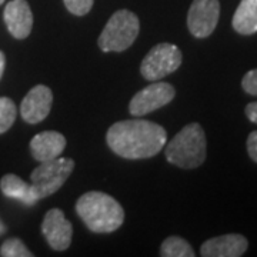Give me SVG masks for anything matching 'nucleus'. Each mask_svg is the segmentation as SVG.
Wrapping results in <instances>:
<instances>
[{
	"mask_svg": "<svg viewBox=\"0 0 257 257\" xmlns=\"http://www.w3.org/2000/svg\"><path fill=\"white\" fill-rule=\"evenodd\" d=\"M160 256L163 257H194L193 247L182 237L170 236L160 246Z\"/></svg>",
	"mask_w": 257,
	"mask_h": 257,
	"instance_id": "nucleus-16",
	"label": "nucleus"
},
{
	"mask_svg": "<svg viewBox=\"0 0 257 257\" xmlns=\"http://www.w3.org/2000/svg\"><path fill=\"white\" fill-rule=\"evenodd\" d=\"M167 133L160 124L149 120H123L107 130L106 142L120 157L139 160L156 156L165 147Z\"/></svg>",
	"mask_w": 257,
	"mask_h": 257,
	"instance_id": "nucleus-1",
	"label": "nucleus"
},
{
	"mask_svg": "<svg viewBox=\"0 0 257 257\" xmlns=\"http://www.w3.org/2000/svg\"><path fill=\"white\" fill-rule=\"evenodd\" d=\"M5 66H6V57H5V53L0 50V79H2L3 72H5Z\"/></svg>",
	"mask_w": 257,
	"mask_h": 257,
	"instance_id": "nucleus-23",
	"label": "nucleus"
},
{
	"mask_svg": "<svg viewBox=\"0 0 257 257\" xmlns=\"http://www.w3.org/2000/svg\"><path fill=\"white\" fill-rule=\"evenodd\" d=\"M175 96V87L170 83L155 82L133 96L128 104V110L133 116L140 117L169 104Z\"/></svg>",
	"mask_w": 257,
	"mask_h": 257,
	"instance_id": "nucleus-7",
	"label": "nucleus"
},
{
	"mask_svg": "<svg viewBox=\"0 0 257 257\" xmlns=\"http://www.w3.org/2000/svg\"><path fill=\"white\" fill-rule=\"evenodd\" d=\"M241 87L247 94L257 96V69H253L243 76Z\"/></svg>",
	"mask_w": 257,
	"mask_h": 257,
	"instance_id": "nucleus-20",
	"label": "nucleus"
},
{
	"mask_svg": "<svg viewBox=\"0 0 257 257\" xmlns=\"http://www.w3.org/2000/svg\"><path fill=\"white\" fill-rule=\"evenodd\" d=\"M0 256L3 257H32L33 253L29 250L20 239L6 240L0 247Z\"/></svg>",
	"mask_w": 257,
	"mask_h": 257,
	"instance_id": "nucleus-18",
	"label": "nucleus"
},
{
	"mask_svg": "<svg viewBox=\"0 0 257 257\" xmlns=\"http://www.w3.org/2000/svg\"><path fill=\"white\" fill-rule=\"evenodd\" d=\"M42 233L50 247L63 251L72 243L73 229L72 223L64 217L63 211L60 209H50L42 221Z\"/></svg>",
	"mask_w": 257,
	"mask_h": 257,
	"instance_id": "nucleus-9",
	"label": "nucleus"
},
{
	"mask_svg": "<svg viewBox=\"0 0 257 257\" xmlns=\"http://www.w3.org/2000/svg\"><path fill=\"white\" fill-rule=\"evenodd\" d=\"M246 116L248 117L250 121H253V123H257V101H253V103H248L247 106H246Z\"/></svg>",
	"mask_w": 257,
	"mask_h": 257,
	"instance_id": "nucleus-22",
	"label": "nucleus"
},
{
	"mask_svg": "<svg viewBox=\"0 0 257 257\" xmlns=\"http://www.w3.org/2000/svg\"><path fill=\"white\" fill-rule=\"evenodd\" d=\"M0 190L5 196L18 199L26 206H33L37 202L32 193L30 184L16 175H5L0 180Z\"/></svg>",
	"mask_w": 257,
	"mask_h": 257,
	"instance_id": "nucleus-15",
	"label": "nucleus"
},
{
	"mask_svg": "<svg viewBox=\"0 0 257 257\" xmlns=\"http://www.w3.org/2000/svg\"><path fill=\"white\" fill-rule=\"evenodd\" d=\"M140 30L139 18L128 10H117L109 19L99 36V47L103 52H123L132 46Z\"/></svg>",
	"mask_w": 257,
	"mask_h": 257,
	"instance_id": "nucleus-4",
	"label": "nucleus"
},
{
	"mask_svg": "<svg viewBox=\"0 0 257 257\" xmlns=\"http://www.w3.org/2000/svg\"><path fill=\"white\" fill-rule=\"evenodd\" d=\"M73 169V160L62 157L42 162L37 166L30 175V189L37 202L57 192L72 175Z\"/></svg>",
	"mask_w": 257,
	"mask_h": 257,
	"instance_id": "nucleus-5",
	"label": "nucleus"
},
{
	"mask_svg": "<svg viewBox=\"0 0 257 257\" xmlns=\"http://www.w3.org/2000/svg\"><path fill=\"white\" fill-rule=\"evenodd\" d=\"M206 135L199 123L184 126L165 149L167 162L180 169H196L202 166L206 160Z\"/></svg>",
	"mask_w": 257,
	"mask_h": 257,
	"instance_id": "nucleus-3",
	"label": "nucleus"
},
{
	"mask_svg": "<svg viewBox=\"0 0 257 257\" xmlns=\"http://www.w3.org/2000/svg\"><path fill=\"white\" fill-rule=\"evenodd\" d=\"M76 211L87 229L94 233H111L124 221V210L111 196L87 192L76 203Z\"/></svg>",
	"mask_w": 257,
	"mask_h": 257,
	"instance_id": "nucleus-2",
	"label": "nucleus"
},
{
	"mask_svg": "<svg viewBox=\"0 0 257 257\" xmlns=\"http://www.w3.org/2000/svg\"><path fill=\"white\" fill-rule=\"evenodd\" d=\"M5 233H6V226L0 221V236H2V234H5Z\"/></svg>",
	"mask_w": 257,
	"mask_h": 257,
	"instance_id": "nucleus-24",
	"label": "nucleus"
},
{
	"mask_svg": "<svg viewBox=\"0 0 257 257\" xmlns=\"http://www.w3.org/2000/svg\"><path fill=\"white\" fill-rule=\"evenodd\" d=\"M66 147V139L62 133L46 130L36 135L30 142L32 156L37 162H47L60 157Z\"/></svg>",
	"mask_w": 257,
	"mask_h": 257,
	"instance_id": "nucleus-13",
	"label": "nucleus"
},
{
	"mask_svg": "<svg viewBox=\"0 0 257 257\" xmlns=\"http://www.w3.org/2000/svg\"><path fill=\"white\" fill-rule=\"evenodd\" d=\"M3 2H5V0H0V5H3Z\"/></svg>",
	"mask_w": 257,
	"mask_h": 257,
	"instance_id": "nucleus-25",
	"label": "nucleus"
},
{
	"mask_svg": "<svg viewBox=\"0 0 257 257\" xmlns=\"http://www.w3.org/2000/svg\"><path fill=\"white\" fill-rule=\"evenodd\" d=\"M183 60L180 49L170 43H159L153 47L140 64V73L146 80H160L176 72Z\"/></svg>",
	"mask_w": 257,
	"mask_h": 257,
	"instance_id": "nucleus-6",
	"label": "nucleus"
},
{
	"mask_svg": "<svg viewBox=\"0 0 257 257\" xmlns=\"http://www.w3.org/2000/svg\"><path fill=\"white\" fill-rule=\"evenodd\" d=\"M5 23L15 39H26L33 28V13L26 0H12L3 13Z\"/></svg>",
	"mask_w": 257,
	"mask_h": 257,
	"instance_id": "nucleus-11",
	"label": "nucleus"
},
{
	"mask_svg": "<svg viewBox=\"0 0 257 257\" xmlns=\"http://www.w3.org/2000/svg\"><path fill=\"white\" fill-rule=\"evenodd\" d=\"M53 93L45 84H37L25 96L20 104V114L29 124H37L46 119L52 110Z\"/></svg>",
	"mask_w": 257,
	"mask_h": 257,
	"instance_id": "nucleus-10",
	"label": "nucleus"
},
{
	"mask_svg": "<svg viewBox=\"0 0 257 257\" xmlns=\"http://www.w3.org/2000/svg\"><path fill=\"white\" fill-rule=\"evenodd\" d=\"M248 241L241 234H223L206 240L200 247L203 257H240L246 253Z\"/></svg>",
	"mask_w": 257,
	"mask_h": 257,
	"instance_id": "nucleus-12",
	"label": "nucleus"
},
{
	"mask_svg": "<svg viewBox=\"0 0 257 257\" xmlns=\"http://www.w3.org/2000/svg\"><path fill=\"white\" fill-rule=\"evenodd\" d=\"M231 25L239 35H254L257 32V0H241Z\"/></svg>",
	"mask_w": 257,
	"mask_h": 257,
	"instance_id": "nucleus-14",
	"label": "nucleus"
},
{
	"mask_svg": "<svg viewBox=\"0 0 257 257\" xmlns=\"http://www.w3.org/2000/svg\"><path fill=\"white\" fill-rule=\"evenodd\" d=\"M16 120V104L9 97H0V135L8 132Z\"/></svg>",
	"mask_w": 257,
	"mask_h": 257,
	"instance_id": "nucleus-17",
	"label": "nucleus"
},
{
	"mask_svg": "<svg viewBox=\"0 0 257 257\" xmlns=\"http://www.w3.org/2000/svg\"><path fill=\"white\" fill-rule=\"evenodd\" d=\"M247 152L250 159L257 163V130L251 132L247 138Z\"/></svg>",
	"mask_w": 257,
	"mask_h": 257,
	"instance_id": "nucleus-21",
	"label": "nucleus"
},
{
	"mask_svg": "<svg viewBox=\"0 0 257 257\" xmlns=\"http://www.w3.org/2000/svg\"><path fill=\"white\" fill-rule=\"evenodd\" d=\"M66 9L76 16L87 15L93 8V0H63Z\"/></svg>",
	"mask_w": 257,
	"mask_h": 257,
	"instance_id": "nucleus-19",
	"label": "nucleus"
},
{
	"mask_svg": "<svg viewBox=\"0 0 257 257\" xmlns=\"http://www.w3.org/2000/svg\"><path fill=\"white\" fill-rule=\"evenodd\" d=\"M220 18L219 0H193L187 13V28L194 37H209Z\"/></svg>",
	"mask_w": 257,
	"mask_h": 257,
	"instance_id": "nucleus-8",
	"label": "nucleus"
}]
</instances>
